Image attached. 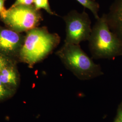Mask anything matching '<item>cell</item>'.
<instances>
[{
    "mask_svg": "<svg viewBox=\"0 0 122 122\" xmlns=\"http://www.w3.org/2000/svg\"><path fill=\"white\" fill-rule=\"evenodd\" d=\"M34 3L35 6V7L37 10L43 9L51 15H56L55 13L52 12L50 8L48 0H34Z\"/></svg>",
    "mask_w": 122,
    "mask_h": 122,
    "instance_id": "cell-10",
    "label": "cell"
},
{
    "mask_svg": "<svg viewBox=\"0 0 122 122\" xmlns=\"http://www.w3.org/2000/svg\"><path fill=\"white\" fill-rule=\"evenodd\" d=\"M106 15L109 27L114 28L122 39V0H116L110 13Z\"/></svg>",
    "mask_w": 122,
    "mask_h": 122,
    "instance_id": "cell-6",
    "label": "cell"
},
{
    "mask_svg": "<svg viewBox=\"0 0 122 122\" xmlns=\"http://www.w3.org/2000/svg\"><path fill=\"white\" fill-rule=\"evenodd\" d=\"M119 119L120 120L121 122H122V112L120 113L119 114Z\"/></svg>",
    "mask_w": 122,
    "mask_h": 122,
    "instance_id": "cell-15",
    "label": "cell"
},
{
    "mask_svg": "<svg viewBox=\"0 0 122 122\" xmlns=\"http://www.w3.org/2000/svg\"><path fill=\"white\" fill-rule=\"evenodd\" d=\"M4 85L0 81V99H3L8 94V91Z\"/></svg>",
    "mask_w": 122,
    "mask_h": 122,
    "instance_id": "cell-12",
    "label": "cell"
},
{
    "mask_svg": "<svg viewBox=\"0 0 122 122\" xmlns=\"http://www.w3.org/2000/svg\"><path fill=\"white\" fill-rule=\"evenodd\" d=\"M7 66V61L4 57L0 55V71Z\"/></svg>",
    "mask_w": 122,
    "mask_h": 122,
    "instance_id": "cell-13",
    "label": "cell"
},
{
    "mask_svg": "<svg viewBox=\"0 0 122 122\" xmlns=\"http://www.w3.org/2000/svg\"><path fill=\"white\" fill-rule=\"evenodd\" d=\"M34 2V0H16L15 3L12 6H15L19 5H31Z\"/></svg>",
    "mask_w": 122,
    "mask_h": 122,
    "instance_id": "cell-11",
    "label": "cell"
},
{
    "mask_svg": "<svg viewBox=\"0 0 122 122\" xmlns=\"http://www.w3.org/2000/svg\"><path fill=\"white\" fill-rule=\"evenodd\" d=\"M60 37L44 28H34L28 33L20 51L22 59L33 65L43 60L58 45Z\"/></svg>",
    "mask_w": 122,
    "mask_h": 122,
    "instance_id": "cell-1",
    "label": "cell"
},
{
    "mask_svg": "<svg viewBox=\"0 0 122 122\" xmlns=\"http://www.w3.org/2000/svg\"><path fill=\"white\" fill-rule=\"evenodd\" d=\"M4 2L5 0H0V13L5 10L4 8Z\"/></svg>",
    "mask_w": 122,
    "mask_h": 122,
    "instance_id": "cell-14",
    "label": "cell"
},
{
    "mask_svg": "<svg viewBox=\"0 0 122 122\" xmlns=\"http://www.w3.org/2000/svg\"><path fill=\"white\" fill-rule=\"evenodd\" d=\"M66 24L65 44H78L89 39L92 32V21L88 14L71 11L63 17Z\"/></svg>",
    "mask_w": 122,
    "mask_h": 122,
    "instance_id": "cell-5",
    "label": "cell"
},
{
    "mask_svg": "<svg viewBox=\"0 0 122 122\" xmlns=\"http://www.w3.org/2000/svg\"><path fill=\"white\" fill-rule=\"evenodd\" d=\"M114 122H121L120 121V120H119V119H117Z\"/></svg>",
    "mask_w": 122,
    "mask_h": 122,
    "instance_id": "cell-16",
    "label": "cell"
},
{
    "mask_svg": "<svg viewBox=\"0 0 122 122\" xmlns=\"http://www.w3.org/2000/svg\"><path fill=\"white\" fill-rule=\"evenodd\" d=\"M0 15L5 24L18 31L30 30L34 29L42 19L38 10L31 5L11 6Z\"/></svg>",
    "mask_w": 122,
    "mask_h": 122,
    "instance_id": "cell-4",
    "label": "cell"
},
{
    "mask_svg": "<svg viewBox=\"0 0 122 122\" xmlns=\"http://www.w3.org/2000/svg\"><path fill=\"white\" fill-rule=\"evenodd\" d=\"M85 8H86L92 11L96 20L100 17L98 15V12L100 9V5L95 0H76Z\"/></svg>",
    "mask_w": 122,
    "mask_h": 122,
    "instance_id": "cell-9",
    "label": "cell"
},
{
    "mask_svg": "<svg viewBox=\"0 0 122 122\" xmlns=\"http://www.w3.org/2000/svg\"><path fill=\"white\" fill-rule=\"evenodd\" d=\"M19 42L20 37L16 32L9 30L0 31V50L12 51L17 48Z\"/></svg>",
    "mask_w": 122,
    "mask_h": 122,
    "instance_id": "cell-7",
    "label": "cell"
},
{
    "mask_svg": "<svg viewBox=\"0 0 122 122\" xmlns=\"http://www.w3.org/2000/svg\"><path fill=\"white\" fill-rule=\"evenodd\" d=\"M0 81L4 84H12L16 85V75L12 68L7 66L0 71Z\"/></svg>",
    "mask_w": 122,
    "mask_h": 122,
    "instance_id": "cell-8",
    "label": "cell"
},
{
    "mask_svg": "<svg viewBox=\"0 0 122 122\" xmlns=\"http://www.w3.org/2000/svg\"><path fill=\"white\" fill-rule=\"evenodd\" d=\"M57 54L66 67L81 78H91L101 74L100 66L93 62L79 44L64 43Z\"/></svg>",
    "mask_w": 122,
    "mask_h": 122,
    "instance_id": "cell-3",
    "label": "cell"
},
{
    "mask_svg": "<svg viewBox=\"0 0 122 122\" xmlns=\"http://www.w3.org/2000/svg\"><path fill=\"white\" fill-rule=\"evenodd\" d=\"M88 41L92 57L96 59L113 57L121 47L120 42L109 30L105 14L96 20Z\"/></svg>",
    "mask_w": 122,
    "mask_h": 122,
    "instance_id": "cell-2",
    "label": "cell"
}]
</instances>
